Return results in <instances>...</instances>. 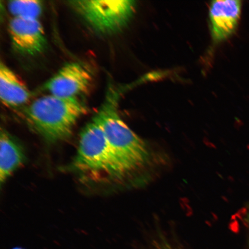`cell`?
I'll use <instances>...</instances> for the list:
<instances>
[{
    "label": "cell",
    "mask_w": 249,
    "mask_h": 249,
    "mask_svg": "<svg viewBox=\"0 0 249 249\" xmlns=\"http://www.w3.org/2000/svg\"><path fill=\"white\" fill-rule=\"evenodd\" d=\"M121 92L110 85L104 102L96 114L113 154L118 178L142 166L149 158L145 143L118 114V102Z\"/></svg>",
    "instance_id": "cell-1"
},
{
    "label": "cell",
    "mask_w": 249,
    "mask_h": 249,
    "mask_svg": "<svg viewBox=\"0 0 249 249\" xmlns=\"http://www.w3.org/2000/svg\"><path fill=\"white\" fill-rule=\"evenodd\" d=\"M88 107L79 98H65L48 95L37 98L23 108L28 124L49 142L69 138L77 121Z\"/></svg>",
    "instance_id": "cell-2"
},
{
    "label": "cell",
    "mask_w": 249,
    "mask_h": 249,
    "mask_svg": "<svg viewBox=\"0 0 249 249\" xmlns=\"http://www.w3.org/2000/svg\"><path fill=\"white\" fill-rule=\"evenodd\" d=\"M72 167L84 173H104L118 178L113 154L96 114L80 133Z\"/></svg>",
    "instance_id": "cell-3"
},
{
    "label": "cell",
    "mask_w": 249,
    "mask_h": 249,
    "mask_svg": "<svg viewBox=\"0 0 249 249\" xmlns=\"http://www.w3.org/2000/svg\"><path fill=\"white\" fill-rule=\"evenodd\" d=\"M84 20L98 33L119 32L135 13L136 1L130 0H77L68 1Z\"/></svg>",
    "instance_id": "cell-4"
},
{
    "label": "cell",
    "mask_w": 249,
    "mask_h": 249,
    "mask_svg": "<svg viewBox=\"0 0 249 249\" xmlns=\"http://www.w3.org/2000/svg\"><path fill=\"white\" fill-rule=\"evenodd\" d=\"M92 82L88 68L79 62H70L47 81L41 89L58 97L79 98L88 92Z\"/></svg>",
    "instance_id": "cell-5"
},
{
    "label": "cell",
    "mask_w": 249,
    "mask_h": 249,
    "mask_svg": "<svg viewBox=\"0 0 249 249\" xmlns=\"http://www.w3.org/2000/svg\"><path fill=\"white\" fill-rule=\"evenodd\" d=\"M8 29L12 44L20 53L36 55L45 51L48 42L38 19L13 18Z\"/></svg>",
    "instance_id": "cell-6"
},
{
    "label": "cell",
    "mask_w": 249,
    "mask_h": 249,
    "mask_svg": "<svg viewBox=\"0 0 249 249\" xmlns=\"http://www.w3.org/2000/svg\"><path fill=\"white\" fill-rule=\"evenodd\" d=\"M241 2L225 0L212 2L210 19L214 41L222 42L234 33L241 14Z\"/></svg>",
    "instance_id": "cell-7"
},
{
    "label": "cell",
    "mask_w": 249,
    "mask_h": 249,
    "mask_svg": "<svg viewBox=\"0 0 249 249\" xmlns=\"http://www.w3.org/2000/svg\"><path fill=\"white\" fill-rule=\"evenodd\" d=\"M31 92L14 71L1 62L0 64V99L9 107H22L29 101Z\"/></svg>",
    "instance_id": "cell-8"
},
{
    "label": "cell",
    "mask_w": 249,
    "mask_h": 249,
    "mask_svg": "<svg viewBox=\"0 0 249 249\" xmlns=\"http://www.w3.org/2000/svg\"><path fill=\"white\" fill-rule=\"evenodd\" d=\"M21 145L7 130L1 129L0 136V182L5 183L25 160Z\"/></svg>",
    "instance_id": "cell-9"
},
{
    "label": "cell",
    "mask_w": 249,
    "mask_h": 249,
    "mask_svg": "<svg viewBox=\"0 0 249 249\" xmlns=\"http://www.w3.org/2000/svg\"><path fill=\"white\" fill-rule=\"evenodd\" d=\"M8 8L14 18L38 19L42 14V1L33 0H17L8 3Z\"/></svg>",
    "instance_id": "cell-10"
},
{
    "label": "cell",
    "mask_w": 249,
    "mask_h": 249,
    "mask_svg": "<svg viewBox=\"0 0 249 249\" xmlns=\"http://www.w3.org/2000/svg\"><path fill=\"white\" fill-rule=\"evenodd\" d=\"M153 249H177L169 242L164 240L158 241L155 243Z\"/></svg>",
    "instance_id": "cell-11"
},
{
    "label": "cell",
    "mask_w": 249,
    "mask_h": 249,
    "mask_svg": "<svg viewBox=\"0 0 249 249\" xmlns=\"http://www.w3.org/2000/svg\"><path fill=\"white\" fill-rule=\"evenodd\" d=\"M245 221H246V223H247V225L248 227V229H249V207L248 208L247 214H246V216H245Z\"/></svg>",
    "instance_id": "cell-12"
},
{
    "label": "cell",
    "mask_w": 249,
    "mask_h": 249,
    "mask_svg": "<svg viewBox=\"0 0 249 249\" xmlns=\"http://www.w3.org/2000/svg\"><path fill=\"white\" fill-rule=\"evenodd\" d=\"M12 249H24L21 248H20V247H16V248H14Z\"/></svg>",
    "instance_id": "cell-13"
}]
</instances>
